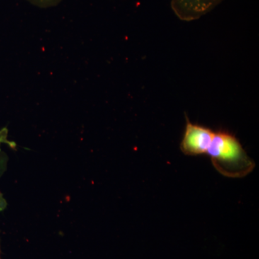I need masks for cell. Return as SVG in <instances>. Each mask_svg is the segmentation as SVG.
Wrapping results in <instances>:
<instances>
[{"label": "cell", "mask_w": 259, "mask_h": 259, "mask_svg": "<svg viewBox=\"0 0 259 259\" xmlns=\"http://www.w3.org/2000/svg\"><path fill=\"white\" fill-rule=\"evenodd\" d=\"M207 154L215 169L228 178H243L255 168L240 141L228 131L214 132Z\"/></svg>", "instance_id": "1"}, {"label": "cell", "mask_w": 259, "mask_h": 259, "mask_svg": "<svg viewBox=\"0 0 259 259\" xmlns=\"http://www.w3.org/2000/svg\"><path fill=\"white\" fill-rule=\"evenodd\" d=\"M214 132L208 127L192 123L186 115V126L181 151L187 156H199L207 153Z\"/></svg>", "instance_id": "2"}, {"label": "cell", "mask_w": 259, "mask_h": 259, "mask_svg": "<svg viewBox=\"0 0 259 259\" xmlns=\"http://www.w3.org/2000/svg\"><path fill=\"white\" fill-rule=\"evenodd\" d=\"M223 0H171L175 15L183 21H193L212 11Z\"/></svg>", "instance_id": "3"}, {"label": "cell", "mask_w": 259, "mask_h": 259, "mask_svg": "<svg viewBox=\"0 0 259 259\" xmlns=\"http://www.w3.org/2000/svg\"><path fill=\"white\" fill-rule=\"evenodd\" d=\"M26 1L40 8H50L60 3L61 0H26Z\"/></svg>", "instance_id": "4"}, {"label": "cell", "mask_w": 259, "mask_h": 259, "mask_svg": "<svg viewBox=\"0 0 259 259\" xmlns=\"http://www.w3.org/2000/svg\"><path fill=\"white\" fill-rule=\"evenodd\" d=\"M0 254H1V249H0ZM0 259H1V257H0Z\"/></svg>", "instance_id": "5"}]
</instances>
